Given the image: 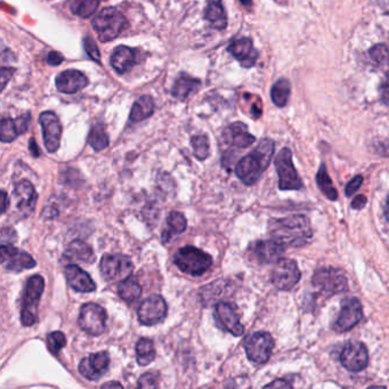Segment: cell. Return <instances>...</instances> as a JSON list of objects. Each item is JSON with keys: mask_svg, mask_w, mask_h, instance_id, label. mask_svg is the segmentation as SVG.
Segmentation results:
<instances>
[{"mask_svg": "<svg viewBox=\"0 0 389 389\" xmlns=\"http://www.w3.org/2000/svg\"><path fill=\"white\" fill-rule=\"evenodd\" d=\"M269 233L273 240L288 248H298L307 245L313 231L308 218L303 215L272 219L269 222Z\"/></svg>", "mask_w": 389, "mask_h": 389, "instance_id": "obj_1", "label": "cell"}, {"mask_svg": "<svg viewBox=\"0 0 389 389\" xmlns=\"http://www.w3.org/2000/svg\"><path fill=\"white\" fill-rule=\"evenodd\" d=\"M274 155V143L272 139L265 138L257 145V148L242 158L237 165L235 172L245 185H254L262 177L263 172L269 167Z\"/></svg>", "mask_w": 389, "mask_h": 389, "instance_id": "obj_2", "label": "cell"}, {"mask_svg": "<svg viewBox=\"0 0 389 389\" xmlns=\"http://www.w3.org/2000/svg\"><path fill=\"white\" fill-rule=\"evenodd\" d=\"M174 263L183 273L192 276H201L213 266V258L201 249L186 245L177 250Z\"/></svg>", "mask_w": 389, "mask_h": 389, "instance_id": "obj_3", "label": "cell"}, {"mask_svg": "<svg viewBox=\"0 0 389 389\" xmlns=\"http://www.w3.org/2000/svg\"><path fill=\"white\" fill-rule=\"evenodd\" d=\"M94 30L100 42H107L117 38L121 32L128 28V22L124 14L117 8H103L92 22Z\"/></svg>", "mask_w": 389, "mask_h": 389, "instance_id": "obj_4", "label": "cell"}, {"mask_svg": "<svg viewBox=\"0 0 389 389\" xmlns=\"http://www.w3.org/2000/svg\"><path fill=\"white\" fill-rule=\"evenodd\" d=\"M45 289V281L40 276L28 280L22 298L21 322L25 327H32L38 320V305Z\"/></svg>", "mask_w": 389, "mask_h": 389, "instance_id": "obj_5", "label": "cell"}, {"mask_svg": "<svg viewBox=\"0 0 389 389\" xmlns=\"http://www.w3.org/2000/svg\"><path fill=\"white\" fill-rule=\"evenodd\" d=\"M313 286L325 297L344 293L348 288L347 278L345 273L334 267L317 269L313 276Z\"/></svg>", "mask_w": 389, "mask_h": 389, "instance_id": "obj_6", "label": "cell"}, {"mask_svg": "<svg viewBox=\"0 0 389 389\" xmlns=\"http://www.w3.org/2000/svg\"><path fill=\"white\" fill-rule=\"evenodd\" d=\"M100 269L107 281H124L131 276L134 264L127 256L107 254L100 259Z\"/></svg>", "mask_w": 389, "mask_h": 389, "instance_id": "obj_7", "label": "cell"}, {"mask_svg": "<svg viewBox=\"0 0 389 389\" xmlns=\"http://www.w3.org/2000/svg\"><path fill=\"white\" fill-rule=\"evenodd\" d=\"M276 167L279 175V187L286 189H299L303 186L298 172L293 162V155L289 148H282L276 159Z\"/></svg>", "mask_w": 389, "mask_h": 389, "instance_id": "obj_8", "label": "cell"}, {"mask_svg": "<svg viewBox=\"0 0 389 389\" xmlns=\"http://www.w3.org/2000/svg\"><path fill=\"white\" fill-rule=\"evenodd\" d=\"M107 314L103 307L97 304H85L79 314V325L85 332L92 336H100L107 327Z\"/></svg>", "mask_w": 389, "mask_h": 389, "instance_id": "obj_9", "label": "cell"}, {"mask_svg": "<svg viewBox=\"0 0 389 389\" xmlns=\"http://www.w3.org/2000/svg\"><path fill=\"white\" fill-rule=\"evenodd\" d=\"M274 348V339L267 332H256L245 340V349L250 361L263 364L269 361Z\"/></svg>", "mask_w": 389, "mask_h": 389, "instance_id": "obj_10", "label": "cell"}, {"mask_svg": "<svg viewBox=\"0 0 389 389\" xmlns=\"http://www.w3.org/2000/svg\"><path fill=\"white\" fill-rule=\"evenodd\" d=\"M299 269L293 259L281 258L276 263L272 272V283L279 290L289 291L299 282Z\"/></svg>", "mask_w": 389, "mask_h": 389, "instance_id": "obj_11", "label": "cell"}, {"mask_svg": "<svg viewBox=\"0 0 389 389\" xmlns=\"http://www.w3.org/2000/svg\"><path fill=\"white\" fill-rule=\"evenodd\" d=\"M167 310V303L161 296L148 297L138 307V320L144 325H155L165 319Z\"/></svg>", "mask_w": 389, "mask_h": 389, "instance_id": "obj_12", "label": "cell"}, {"mask_svg": "<svg viewBox=\"0 0 389 389\" xmlns=\"http://www.w3.org/2000/svg\"><path fill=\"white\" fill-rule=\"evenodd\" d=\"M340 363L346 370L360 372L368 366V349L364 344L358 341H351L345 345L340 354Z\"/></svg>", "mask_w": 389, "mask_h": 389, "instance_id": "obj_13", "label": "cell"}, {"mask_svg": "<svg viewBox=\"0 0 389 389\" xmlns=\"http://www.w3.org/2000/svg\"><path fill=\"white\" fill-rule=\"evenodd\" d=\"M363 319V308L360 300L356 298L344 300L341 304V310L337 321L334 322V330L336 332H347Z\"/></svg>", "mask_w": 389, "mask_h": 389, "instance_id": "obj_14", "label": "cell"}, {"mask_svg": "<svg viewBox=\"0 0 389 389\" xmlns=\"http://www.w3.org/2000/svg\"><path fill=\"white\" fill-rule=\"evenodd\" d=\"M1 264L12 272H22L23 269H33L35 259L28 252H21L12 245H1Z\"/></svg>", "mask_w": 389, "mask_h": 389, "instance_id": "obj_15", "label": "cell"}, {"mask_svg": "<svg viewBox=\"0 0 389 389\" xmlns=\"http://www.w3.org/2000/svg\"><path fill=\"white\" fill-rule=\"evenodd\" d=\"M39 120L42 124L46 148L49 153H54L59 150L61 136H62V126H61L59 118L55 113L49 111V112L40 114Z\"/></svg>", "mask_w": 389, "mask_h": 389, "instance_id": "obj_16", "label": "cell"}, {"mask_svg": "<svg viewBox=\"0 0 389 389\" xmlns=\"http://www.w3.org/2000/svg\"><path fill=\"white\" fill-rule=\"evenodd\" d=\"M109 365L110 356L107 351H98L95 354H90L80 362L79 372L88 380L96 381L107 373Z\"/></svg>", "mask_w": 389, "mask_h": 389, "instance_id": "obj_17", "label": "cell"}, {"mask_svg": "<svg viewBox=\"0 0 389 389\" xmlns=\"http://www.w3.org/2000/svg\"><path fill=\"white\" fill-rule=\"evenodd\" d=\"M215 317L224 330L235 337L242 336L245 332V327L242 325L240 317L232 304L226 303V301L218 303L215 308Z\"/></svg>", "mask_w": 389, "mask_h": 389, "instance_id": "obj_18", "label": "cell"}, {"mask_svg": "<svg viewBox=\"0 0 389 389\" xmlns=\"http://www.w3.org/2000/svg\"><path fill=\"white\" fill-rule=\"evenodd\" d=\"M14 197L16 199V207L25 217H29L35 211L38 194L35 186L28 179H23L15 184Z\"/></svg>", "mask_w": 389, "mask_h": 389, "instance_id": "obj_19", "label": "cell"}, {"mask_svg": "<svg viewBox=\"0 0 389 389\" xmlns=\"http://www.w3.org/2000/svg\"><path fill=\"white\" fill-rule=\"evenodd\" d=\"M284 250L286 247L273 239L267 241L256 242L255 245H252V255L262 264L278 262L282 258Z\"/></svg>", "mask_w": 389, "mask_h": 389, "instance_id": "obj_20", "label": "cell"}, {"mask_svg": "<svg viewBox=\"0 0 389 389\" xmlns=\"http://www.w3.org/2000/svg\"><path fill=\"white\" fill-rule=\"evenodd\" d=\"M88 85V78L78 70H66L56 78V87L61 93L75 94Z\"/></svg>", "mask_w": 389, "mask_h": 389, "instance_id": "obj_21", "label": "cell"}, {"mask_svg": "<svg viewBox=\"0 0 389 389\" xmlns=\"http://www.w3.org/2000/svg\"><path fill=\"white\" fill-rule=\"evenodd\" d=\"M66 281L69 286L79 293H92L96 289V284L90 278L88 273L85 272L79 266L70 264L64 269Z\"/></svg>", "mask_w": 389, "mask_h": 389, "instance_id": "obj_22", "label": "cell"}, {"mask_svg": "<svg viewBox=\"0 0 389 389\" xmlns=\"http://www.w3.org/2000/svg\"><path fill=\"white\" fill-rule=\"evenodd\" d=\"M228 51L245 68H252L258 59V53L254 49L252 39L241 38L234 40L230 44Z\"/></svg>", "mask_w": 389, "mask_h": 389, "instance_id": "obj_23", "label": "cell"}, {"mask_svg": "<svg viewBox=\"0 0 389 389\" xmlns=\"http://www.w3.org/2000/svg\"><path fill=\"white\" fill-rule=\"evenodd\" d=\"M223 138L228 145L238 148H249L256 141L255 136L249 133L248 128L242 122L230 124L223 133Z\"/></svg>", "mask_w": 389, "mask_h": 389, "instance_id": "obj_24", "label": "cell"}, {"mask_svg": "<svg viewBox=\"0 0 389 389\" xmlns=\"http://www.w3.org/2000/svg\"><path fill=\"white\" fill-rule=\"evenodd\" d=\"M137 61L138 52L136 49H131L127 46H119L112 54L111 66L116 72L124 75L137 64Z\"/></svg>", "mask_w": 389, "mask_h": 389, "instance_id": "obj_25", "label": "cell"}, {"mask_svg": "<svg viewBox=\"0 0 389 389\" xmlns=\"http://www.w3.org/2000/svg\"><path fill=\"white\" fill-rule=\"evenodd\" d=\"M64 259L68 262L73 263H86L90 264L95 260V255H94L93 249L90 245L80 240H75L71 242L68 248H66L64 255Z\"/></svg>", "mask_w": 389, "mask_h": 389, "instance_id": "obj_26", "label": "cell"}, {"mask_svg": "<svg viewBox=\"0 0 389 389\" xmlns=\"http://www.w3.org/2000/svg\"><path fill=\"white\" fill-rule=\"evenodd\" d=\"M204 16L216 30H224L228 27V15L225 13L222 0H208Z\"/></svg>", "mask_w": 389, "mask_h": 389, "instance_id": "obj_27", "label": "cell"}, {"mask_svg": "<svg viewBox=\"0 0 389 389\" xmlns=\"http://www.w3.org/2000/svg\"><path fill=\"white\" fill-rule=\"evenodd\" d=\"M200 85V80L187 76L186 73H182L174 83L172 96L177 100H185L191 94L196 93Z\"/></svg>", "mask_w": 389, "mask_h": 389, "instance_id": "obj_28", "label": "cell"}, {"mask_svg": "<svg viewBox=\"0 0 389 389\" xmlns=\"http://www.w3.org/2000/svg\"><path fill=\"white\" fill-rule=\"evenodd\" d=\"M186 228H187V221L185 216L179 211H172L167 218V228L162 232V242L168 243L176 235L182 234Z\"/></svg>", "mask_w": 389, "mask_h": 389, "instance_id": "obj_29", "label": "cell"}, {"mask_svg": "<svg viewBox=\"0 0 389 389\" xmlns=\"http://www.w3.org/2000/svg\"><path fill=\"white\" fill-rule=\"evenodd\" d=\"M155 102L151 96L145 95V96L139 97L131 109V117H129L131 124L141 122L151 117L155 112Z\"/></svg>", "mask_w": 389, "mask_h": 389, "instance_id": "obj_30", "label": "cell"}, {"mask_svg": "<svg viewBox=\"0 0 389 389\" xmlns=\"http://www.w3.org/2000/svg\"><path fill=\"white\" fill-rule=\"evenodd\" d=\"M155 358V348L150 338H141L136 344V360L141 366L150 364Z\"/></svg>", "mask_w": 389, "mask_h": 389, "instance_id": "obj_31", "label": "cell"}, {"mask_svg": "<svg viewBox=\"0 0 389 389\" xmlns=\"http://www.w3.org/2000/svg\"><path fill=\"white\" fill-rule=\"evenodd\" d=\"M118 293L126 303H134L142 296V286L134 280L126 279L119 283Z\"/></svg>", "mask_w": 389, "mask_h": 389, "instance_id": "obj_32", "label": "cell"}, {"mask_svg": "<svg viewBox=\"0 0 389 389\" xmlns=\"http://www.w3.org/2000/svg\"><path fill=\"white\" fill-rule=\"evenodd\" d=\"M290 93H291V86L289 81L286 79H280L273 85L271 97L276 107H286L289 100Z\"/></svg>", "mask_w": 389, "mask_h": 389, "instance_id": "obj_33", "label": "cell"}, {"mask_svg": "<svg viewBox=\"0 0 389 389\" xmlns=\"http://www.w3.org/2000/svg\"><path fill=\"white\" fill-rule=\"evenodd\" d=\"M317 183L321 191H322V193L327 199L337 200V191L334 189L332 180H331L330 176L327 175V169H325V165H321L320 170L317 172Z\"/></svg>", "mask_w": 389, "mask_h": 389, "instance_id": "obj_34", "label": "cell"}, {"mask_svg": "<svg viewBox=\"0 0 389 389\" xmlns=\"http://www.w3.org/2000/svg\"><path fill=\"white\" fill-rule=\"evenodd\" d=\"M100 6V0H73L71 12L80 18H90Z\"/></svg>", "mask_w": 389, "mask_h": 389, "instance_id": "obj_35", "label": "cell"}, {"mask_svg": "<svg viewBox=\"0 0 389 389\" xmlns=\"http://www.w3.org/2000/svg\"><path fill=\"white\" fill-rule=\"evenodd\" d=\"M88 142L95 151H102L104 148H107L109 146V143H110L107 131L102 124H96L92 128Z\"/></svg>", "mask_w": 389, "mask_h": 389, "instance_id": "obj_36", "label": "cell"}, {"mask_svg": "<svg viewBox=\"0 0 389 389\" xmlns=\"http://www.w3.org/2000/svg\"><path fill=\"white\" fill-rule=\"evenodd\" d=\"M191 144H192L193 146L194 155H196L199 160H206V159L209 157L211 148H209L207 136H204V135L193 136L192 139H191Z\"/></svg>", "mask_w": 389, "mask_h": 389, "instance_id": "obj_37", "label": "cell"}, {"mask_svg": "<svg viewBox=\"0 0 389 389\" xmlns=\"http://www.w3.org/2000/svg\"><path fill=\"white\" fill-rule=\"evenodd\" d=\"M18 135H20V131H18V124L15 120L4 118L1 120V142L10 143V142L14 141Z\"/></svg>", "mask_w": 389, "mask_h": 389, "instance_id": "obj_38", "label": "cell"}, {"mask_svg": "<svg viewBox=\"0 0 389 389\" xmlns=\"http://www.w3.org/2000/svg\"><path fill=\"white\" fill-rule=\"evenodd\" d=\"M370 59L378 66H389V47L384 44L375 45L370 49Z\"/></svg>", "mask_w": 389, "mask_h": 389, "instance_id": "obj_39", "label": "cell"}, {"mask_svg": "<svg viewBox=\"0 0 389 389\" xmlns=\"http://www.w3.org/2000/svg\"><path fill=\"white\" fill-rule=\"evenodd\" d=\"M66 346V334L61 331H55L47 337V347L53 355H59V351Z\"/></svg>", "mask_w": 389, "mask_h": 389, "instance_id": "obj_40", "label": "cell"}, {"mask_svg": "<svg viewBox=\"0 0 389 389\" xmlns=\"http://www.w3.org/2000/svg\"><path fill=\"white\" fill-rule=\"evenodd\" d=\"M83 46H85V51H86L90 59H94L95 62L100 63V49L97 47L96 42H94V39L90 38V37H86L85 40H83Z\"/></svg>", "mask_w": 389, "mask_h": 389, "instance_id": "obj_41", "label": "cell"}, {"mask_svg": "<svg viewBox=\"0 0 389 389\" xmlns=\"http://www.w3.org/2000/svg\"><path fill=\"white\" fill-rule=\"evenodd\" d=\"M139 388H155L158 387V375L155 372H148L142 375L138 380Z\"/></svg>", "mask_w": 389, "mask_h": 389, "instance_id": "obj_42", "label": "cell"}, {"mask_svg": "<svg viewBox=\"0 0 389 389\" xmlns=\"http://www.w3.org/2000/svg\"><path fill=\"white\" fill-rule=\"evenodd\" d=\"M15 122L18 124L20 135L25 134V131H28L29 124L31 122V116L30 113L23 114L21 117L16 118Z\"/></svg>", "mask_w": 389, "mask_h": 389, "instance_id": "obj_43", "label": "cell"}, {"mask_svg": "<svg viewBox=\"0 0 389 389\" xmlns=\"http://www.w3.org/2000/svg\"><path fill=\"white\" fill-rule=\"evenodd\" d=\"M362 183H363L362 176H356L351 179V182L348 183L347 186H346V196L351 197V194H354L361 187Z\"/></svg>", "mask_w": 389, "mask_h": 389, "instance_id": "obj_44", "label": "cell"}, {"mask_svg": "<svg viewBox=\"0 0 389 389\" xmlns=\"http://www.w3.org/2000/svg\"><path fill=\"white\" fill-rule=\"evenodd\" d=\"M380 96H381L382 102L389 105V70L382 80L381 86H380Z\"/></svg>", "mask_w": 389, "mask_h": 389, "instance_id": "obj_45", "label": "cell"}, {"mask_svg": "<svg viewBox=\"0 0 389 389\" xmlns=\"http://www.w3.org/2000/svg\"><path fill=\"white\" fill-rule=\"evenodd\" d=\"M63 62V56L57 52H51L47 56V63L49 66H59Z\"/></svg>", "mask_w": 389, "mask_h": 389, "instance_id": "obj_46", "label": "cell"}, {"mask_svg": "<svg viewBox=\"0 0 389 389\" xmlns=\"http://www.w3.org/2000/svg\"><path fill=\"white\" fill-rule=\"evenodd\" d=\"M14 72V69H10V68H3L1 69V83H3V90L6 87L8 80L11 79L12 75Z\"/></svg>", "mask_w": 389, "mask_h": 389, "instance_id": "obj_47", "label": "cell"}, {"mask_svg": "<svg viewBox=\"0 0 389 389\" xmlns=\"http://www.w3.org/2000/svg\"><path fill=\"white\" fill-rule=\"evenodd\" d=\"M365 204H366V199H365L364 196H358L351 202V208L353 209H362L364 207Z\"/></svg>", "mask_w": 389, "mask_h": 389, "instance_id": "obj_48", "label": "cell"}, {"mask_svg": "<svg viewBox=\"0 0 389 389\" xmlns=\"http://www.w3.org/2000/svg\"><path fill=\"white\" fill-rule=\"evenodd\" d=\"M265 387H269V388H278V387H279V388H291V385L284 381V380H276V381L272 382V384L266 385Z\"/></svg>", "mask_w": 389, "mask_h": 389, "instance_id": "obj_49", "label": "cell"}, {"mask_svg": "<svg viewBox=\"0 0 389 389\" xmlns=\"http://www.w3.org/2000/svg\"><path fill=\"white\" fill-rule=\"evenodd\" d=\"M30 151H31L33 157H39V155H40V153H39L38 145L36 144L33 138H31V141H30Z\"/></svg>", "mask_w": 389, "mask_h": 389, "instance_id": "obj_50", "label": "cell"}, {"mask_svg": "<svg viewBox=\"0 0 389 389\" xmlns=\"http://www.w3.org/2000/svg\"><path fill=\"white\" fill-rule=\"evenodd\" d=\"M8 193L5 192V191H3V211H1V213H3V214H5V213H6V211H8Z\"/></svg>", "mask_w": 389, "mask_h": 389, "instance_id": "obj_51", "label": "cell"}, {"mask_svg": "<svg viewBox=\"0 0 389 389\" xmlns=\"http://www.w3.org/2000/svg\"><path fill=\"white\" fill-rule=\"evenodd\" d=\"M102 387H103V388H112V387H119V388H121V387H122V385H121L120 382L112 381L107 382V384H104Z\"/></svg>", "mask_w": 389, "mask_h": 389, "instance_id": "obj_52", "label": "cell"}, {"mask_svg": "<svg viewBox=\"0 0 389 389\" xmlns=\"http://www.w3.org/2000/svg\"><path fill=\"white\" fill-rule=\"evenodd\" d=\"M385 216L386 218H387V221L389 222V197L388 199H387V202H386Z\"/></svg>", "mask_w": 389, "mask_h": 389, "instance_id": "obj_53", "label": "cell"}, {"mask_svg": "<svg viewBox=\"0 0 389 389\" xmlns=\"http://www.w3.org/2000/svg\"><path fill=\"white\" fill-rule=\"evenodd\" d=\"M240 1H241L242 5H245L247 8L252 6V0H240Z\"/></svg>", "mask_w": 389, "mask_h": 389, "instance_id": "obj_54", "label": "cell"}]
</instances>
